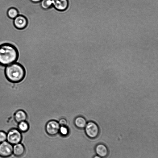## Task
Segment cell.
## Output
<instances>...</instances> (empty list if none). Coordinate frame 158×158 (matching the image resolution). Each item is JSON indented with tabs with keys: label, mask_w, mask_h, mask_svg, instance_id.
Returning a JSON list of instances; mask_svg holds the SVG:
<instances>
[{
	"label": "cell",
	"mask_w": 158,
	"mask_h": 158,
	"mask_svg": "<svg viewBox=\"0 0 158 158\" xmlns=\"http://www.w3.org/2000/svg\"><path fill=\"white\" fill-rule=\"evenodd\" d=\"M18 53L12 44L5 43L0 45V66L5 67L16 62Z\"/></svg>",
	"instance_id": "1"
},
{
	"label": "cell",
	"mask_w": 158,
	"mask_h": 158,
	"mask_svg": "<svg viewBox=\"0 0 158 158\" xmlns=\"http://www.w3.org/2000/svg\"><path fill=\"white\" fill-rule=\"evenodd\" d=\"M4 74L9 81L18 83L21 82L25 78L26 70L23 65L16 62L5 67Z\"/></svg>",
	"instance_id": "2"
},
{
	"label": "cell",
	"mask_w": 158,
	"mask_h": 158,
	"mask_svg": "<svg viewBox=\"0 0 158 158\" xmlns=\"http://www.w3.org/2000/svg\"><path fill=\"white\" fill-rule=\"evenodd\" d=\"M6 133V141L8 142L13 145L21 143L22 135V132L18 128H11Z\"/></svg>",
	"instance_id": "3"
},
{
	"label": "cell",
	"mask_w": 158,
	"mask_h": 158,
	"mask_svg": "<svg viewBox=\"0 0 158 158\" xmlns=\"http://www.w3.org/2000/svg\"><path fill=\"white\" fill-rule=\"evenodd\" d=\"M86 135L91 138L96 137L99 132V128L97 124L93 121L87 122L84 128Z\"/></svg>",
	"instance_id": "4"
},
{
	"label": "cell",
	"mask_w": 158,
	"mask_h": 158,
	"mask_svg": "<svg viewBox=\"0 0 158 158\" xmlns=\"http://www.w3.org/2000/svg\"><path fill=\"white\" fill-rule=\"evenodd\" d=\"M13 145L7 141L0 143V156L6 158L13 154Z\"/></svg>",
	"instance_id": "5"
},
{
	"label": "cell",
	"mask_w": 158,
	"mask_h": 158,
	"mask_svg": "<svg viewBox=\"0 0 158 158\" xmlns=\"http://www.w3.org/2000/svg\"><path fill=\"white\" fill-rule=\"evenodd\" d=\"M60 126L58 121L54 120H51L47 123L45 130L48 135L54 136L59 133Z\"/></svg>",
	"instance_id": "6"
},
{
	"label": "cell",
	"mask_w": 158,
	"mask_h": 158,
	"mask_svg": "<svg viewBox=\"0 0 158 158\" xmlns=\"http://www.w3.org/2000/svg\"><path fill=\"white\" fill-rule=\"evenodd\" d=\"M13 23L15 27L18 29H22L27 26V21L24 16L19 15L14 19Z\"/></svg>",
	"instance_id": "7"
},
{
	"label": "cell",
	"mask_w": 158,
	"mask_h": 158,
	"mask_svg": "<svg viewBox=\"0 0 158 158\" xmlns=\"http://www.w3.org/2000/svg\"><path fill=\"white\" fill-rule=\"evenodd\" d=\"M53 6L59 11L65 10L68 6V0H52Z\"/></svg>",
	"instance_id": "8"
},
{
	"label": "cell",
	"mask_w": 158,
	"mask_h": 158,
	"mask_svg": "<svg viewBox=\"0 0 158 158\" xmlns=\"http://www.w3.org/2000/svg\"><path fill=\"white\" fill-rule=\"evenodd\" d=\"M25 148L21 143L13 145V154L16 157H20L24 154Z\"/></svg>",
	"instance_id": "9"
},
{
	"label": "cell",
	"mask_w": 158,
	"mask_h": 158,
	"mask_svg": "<svg viewBox=\"0 0 158 158\" xmlns=\"http://www.w3.org/2000/svg\"><path fill=\"white\" fill-rule=\"evenodd\" d=\"M14 118L15 121L18 123L22 121H26L27 118V115L24 110L19 109L15 112Z\"/></svg>",
	"instance_id": "10"
},
{
	"label": "cell",
	"mask_w": 158,
	"mask_h": 158,
	"mask_svg": "<svg viewBox=\"0 0 158 158\" xmlns=\"http://www.w3.org/2000/svg\"><path fill=\"white\" fill-rule=\"evenodd\" d=\"M95 151L97 154L101 157L106 156L108 153L107 148L102 144H99L97 145Z\"/></svg>",
	"instance_id": "11"
},
{
	"label": "cell",
	"mask_w": 158,
	"mask_h": 158,
	"mask_svg": "<svg viewBox=\"0 0 158 158\" xmlns=\"http://www.w3.org/2000/svg\"><path fill=\"white\" fill-rule=\"evenodd\" d=\"M74 123L77 128L82 129L85 128L87 122L84 117L82 116H78L75 118Z\"/></svg>",
	"instance_id": "12"
},
{
	"label": "cell",
	"mask_w": 158,
	"mask_h": 158,
	"mask_svg": "<svg viewBox=\"0 0 158 158\" xmlns=\"http://www.w3.org/2000/svg\"><path fill=\"white\" fill-rule=\"evenodd\" d=\"M17 128L22 133L25 132L29 129V125L26 121H22L18 123Z\"/></svg>",
	"instance_id": "13"
},
{
	"label": "cell",
	"mask_w": 158,
	"mask_h": 158,
	"mask_svg": "<svg viewBox=\"0 0 158 158\" xmlns=\"http://www.w3.org/2000/svg\"><path fill=\"white\" fill-rule=\"evenodd\" d=\"M7 15L9 18L14 19L19 15V12L16 8L11 7L8 9L7 11Z\"/></svg>",
	"instance_id": "14"
},
{
	"label": "cell",
	"mask_w": 158,
	"mask_h": 158,
	"mask_svg": "<svg viewBox=\"0 0 158 158\" xmlns=\"http://www.w3.org/2000/svg\"><path fill=\"white\" fill-rule=\"evenodd\" d=\"M41 7L44 9H48L52 6V0H42L40 1Z\"/></svg>",
	"instance_id": "15"
},
{
	"label": "cell",
	"mask_w": 158,
	"mask_h": 158,
	"mask_svg": "<svg viewBox=\"0 0 158 158\" xmlns=\"http://www.w3.org/2000/svg\"><path fill=\"white\" fill-rule=\"evenodd\" d=\"M59 133L62 135L64 136H67L69 133V130L67 126H60Z\"/></svg>",
	"instance_id": "16"
},
{
	"label": "cell",
	"mask_w": 158,
	"mask_h": 158,
	"mask_svg": "<svg viewBox=\"0 0 158 158\" xmlns=\"http://www.w3.org/2000/svg\"><path fill=\"white\" fill-rule=\"evenodd\" d=\"M7 133L2 131H0V143L6 141Z\"/></svg>",
	"instance_id": "17"
},
{
	"label": "cell",
	"mask_w": 158,
	"mask_h": 158,
	"mask_svg": "<svg viewBox=\"0 0 158 158\" xmlns=\"http://www.w3.org/2000/svg\"><path fill=\"white\" fill-rule=\"evenodd\" d=\"M58 122L60 126H67V120L64 118H61Z\"/></svg>",
	"instance_id": "18"
},
{
	"label": "cell",
	"mask_w": 158,
	"mask_h": 158,
	"mask_svg": "<svg viewBox=\"0 0 158 158\" xmlns=\"http://www.w3.org/2000/svg\"><path fill=\"white\" fill-rule=\"evenodd\" d=\"M31 2H40L42 0H30Z\"/></svg>",
	"instance_id": "19"
},
{
	"label": "cell",
	"mask_w": 158,
	"mask_h": 158,
	"mask_svg": "<svg viewBox=\"0 0 158 158\" xmlns=\"http://www.w3.org/2000/svg\"><path fill=\"white\" fill-rule=\"evenodd\" d=\"M93 158H102L101 157L98 155H97L94 156Z\"/></svg>",
	"instance_id": "20"
}]
</instances>
